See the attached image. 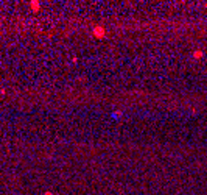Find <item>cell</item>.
Segmentation results:
<instances>
[{"instance_id": "cell-2", "label": "cell", "mask_w": 207, "mask_h": 195, "mask_svg": "<svg viewBox=\"0 0 207 195\" xmlns=\"http://www.w3.org/2000/svg\"><path fill=\"white\" fill-rule=\"evenodd\" d=\"M193 56H195V58H201V56H203V52H201V50H196V52L193 53Z\"/></svg>"}, {"instance_id": "cell-1", "label": "cell", "mask_w": 207, "mask_h": 195, "mask_svg": "<svg viewBox=\"0 0 207 195\" xmlns=\"http://www.w3.org/2000/svg\"><path fill=\"white\" fill-rule=\"evenodd\" d=\"M94 34H95L97 37H103V36H104V28H103V27H95V28H94Z\"/></svg>"}, {"instance_id": "cell-3", "label": "cell", "mask_w": 207, "mask_h": 195, "mask_svg": "<svg viewBox=\"0 0 207 195\" xmlns=\"http://www.w3.org/2000/svg\"><path fill=\"white\" fill-rule=\"evenodd\" d=\"M31 5H33V9H39V3H36V2H33Z\"/></svg>"}, {"instance_id": "cell-4", "label": "cell", "mask_w": 207, "mask_h": 195, "mask_svg": "<svg viewBox=\"0 0 207 195\" xmlns=\"http://www.w3.org/2000/svg\"><path fill=\"white\" fill-rule=\"evenodd\" d=\"M45 195H51V192H47V194H45Z\"/></svg>"}]
</instances>
